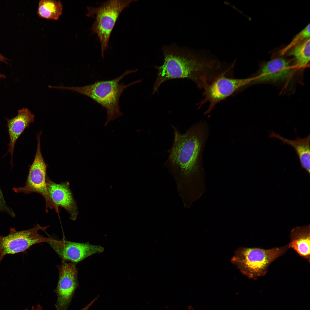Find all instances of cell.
Here are the masks:
<instances>
[{"mask_svg": "<svg viewBox=\"0 0 310 310\" xmlns=\"http://www.w3.org/2000/svg\"><path fill=\"white\" fill-rule=\"evenodd\" d=\"M173 127V142L165 165L175 181L183 204L188 205L198 200L206 190L202 158L208 127L200 122L183 133Z\"/></svg>", "mask_w": 310, "mask_h": 310, "instance_id": "1", "label": "cell"}, {"mask_svg": "<svg viewBox=\"0 0 310 310\" xmlns=\"http://www.w3.org/2000/svg\"><path fill=\"white\" fill-rule=\"evenodd\" d=\"M164 61L156 66L157 76L153 88V94L169 80L189 79L204 90L216 79L228 70V65L206 53L197 52L175 45L163 48Z\"/></svg>", "mask_w": 310, "mask_h": 310, "instance_id": "2", "label": "cell"}, {"mask_svg": "<svg viewBox=\"0 0 310 310\" xmlns=\"http://www.w3.org/2000/svg\"><path fill=\"white\" fill-rule=\"evenodd\" d=\"M137 69L126 70L122 75L113 79L97 81L94 83L82 87L63 86H52L53 88L73 91L85 95L93 99L106 111L107 116L105 126L110 122L120 117L123 114L119 105L120 97L124 90L141 80L125 84L120 81L127 75L135 72Z\"/></svg>", "mask_w": 310, "mask_h": 310, "instance_id": "3", "label": "cell"}, {"mask_svg": "<svg viewBox=\"0 0 310 310\" xmlns=\"http://www.w3.org/2000/svg\"><path fill=\"white\" fill-rule=\"evenodd\" d=\"M289 249L288 245L269 249L241 247L235 251L232 262L243 274L256 280L266 275L270 265Z\"/></svg>", "mask_w": 310, "mask_h": 310, "instance_id": "4", "label": "cell"}, {"mask_svg": "<svg viewBox=\"0 0 310 310\" xmlns=\"http://www.w3.org/2000/svg\"><path fill=\"white\" fill-rule=\"evenodd\" d=\"M136 0H112L102 3L99 6H88V17L95 20L91 29L93 33L96 34L100 44L101 56L104 57V51L108 48L109 40L115 24L122 11Z\"/></svg>", "mask_w": 310, "mask_h": 310, "instance_id": "5", "label": "cell"}, {"mask_svg": "<svg viewBox=\"0 0 310 310\" xmlns=\"http://www.w3.org/2000/svg\"><path fill=\"white\" fill-rule=\"evenodd\" d=\"M40 131L37 134V146L33 163L30 168L25 185L23 187H13V189L16 193H23L28 194L36 193L41 195L46 204V212L54 209L55 207L49 195L46 184V169L48 167L45 163L41 152Z\"/></svg>", "mask_w": 310, "mask_h": 310, "instance_id": "6", "label": "cell"}, {"mask_svg": "<svg viewBox=\"0 0 310 310\" xmlns=\"http://www.w3.org/2000/svg\"><path fill=\"white\" fill-rule=\"evenodd\" d=\"M49 226L41 227L37 224L29 229L20 231L11 228L7 235H0V264L6 255L24 252L34 244L52 241L53 239L45 237L38 232Z\"/></svg>", "mask_w": 310, "mask_h": 310, "instance_id": "7", "label": "cell"}, {"mask_svg": "<svg viewBox=\"0 0 310 310\" xmlns=\"http://www.w3.org/2000/svg\"><path fill=\"white\" fill-rule=\"evenodd\" d=\"M59 278L55 292L57 310H67L78 286L77 270L74 263L63 261L59 267Z\"/></svg>", "mask_w": 310, "mask_h": 310, "instance_id": "8", "label": "cell"}, {"mask_svg": "<svg viewBox=\"0 0 310 310\" xmlns=\"http://www.w3.org/2000/svg\"><path fill=\"white\" fill-rule=\"evenodd\" d=\"M63 261L76 263L94 254L100 253L104 248L88 243H79L54 239L48 242Z\"/></svg>", "mask_w": 310, "mask_h": 310, "instance_id": "9", "label": "cell"}, {"mask_svg": "<svg viewBox=\"0 0 310 310\" xmlns=\"http://www.w3.org/2000/svg\"><path fill=\"white\" fill-rule=\"evenodd\" d=\"M46 184L50 196L56 208L55 211L59 213V207H61L69 214L70 218L75 220L78 214L77 206L68 181L57 183L47 176Z\"/></svg>", "mask_w": 310, "mask_h": 310, "instance_id": "10", "label": "cell"}, {"mask_svg": "<svg viewBox=\"0 0 310 310\" xmlns=\"http://www.w3.org/2000/svg\"><path fill=\"white\" fill-rule=\"evenodd\" d=\"M292 71L290 62L284 58L274 59L263 66L259 74L255 77L253 83L284 81L291 76Z\"/></svg>", "mask_w": 310, "mask_h": 310, "instance_id": "11", "label": "cell"}, {"mask_svg": "<svg viewBox=\"0 0 310 310\" xmlns=\"http://www.w3.org/2000/svg\"><path fill=\"white\" fill-rule=\"evenodd\" d=\"M34 115L28 108H23L19 110L17 115L11 119H7L9 137L8 152L11 157V165L13 163V156L15 145L19 136L24 129L34 121Z\"/></svg>", "mask_w": 310, "mask_h": 310, "instance_id": "12", "label": "cell"}, {"mask_svg": "<svg viewBox=\"0 0 310 310\" xmlns=\"http://www.w3.org/2000/svg\"><path fill=\"white\" fill-rule=\"evenodd\" d=\"M310 225L294 228L290 233V242L288 244L301 257L310 261Z\"/></svg>", "mask_w": 310, "mask_h": 310, "instance_id": "13", "label": "cell"}, {"mask_svg": "<svg viewBox=\"0 0 310 310\" xmlns=\"http://www.w3.org/2000/svg\"><path fill=\"white\" fill-rule=\"evenodd\" d=\"M270 137H274L280 140L283 144L291 146L295 150L299 159L301 168L305 170L310 175V135L304 138L297 136L294 140H289L282 136L274 131L271 132Z\"/></svg>", "mask_w": 310, "mask_h": 310, "instance_id": "14", "label": "cell"}, {"mask_svg": "<svg viewBox=\"0 0 310 310\" xmlns=\"http://www.w3.org/2000/svg\"><path fill=\"white\" fill-rule=\"evenodd\" d=\"M62 11V5L60 1L41 0L39 2L37 13L41 18L57 20Z\"/></svg>", "mask_w": 310, "mask_h": 310, "instance_id": "15", "label": "cell"}, {"mask_svg": "<svg viewBox=\"0 0 310 310\" xmlns=\"http://www.w3.org/2000/svg\"><path fill=\"white\" fill-rule=\"evenodd\" d=\"M310 42L309 38L290 50L289 55L294 57L299 67H305L309 61Z\"/></svg>", "mask_w": 310, "mask_h": 310, "instance_id": "16", "label": "cell"}, {"mask_svg": "<svg viewBox=\"0 0 310 310\" xmlns=\"http://www.w3.org/2000/svg\"><path fill=\"white\" fill-rule=\"evenodd\" d=\"M310 27L309 24L296 36L288 45L280 51V53L282 54H285L294 47L310 38Z\"/></svg>", "mask_w": 310, "mask_h": 310, "instance_id": "17", "label": "cell"}, {"mask_svg": "<svg viewBox=\"0 0 310 310\" xmlns=\"http://www.w3.org/2000/svg\"><path fill=\"white\" fill-rule=\"evenodd\" d=\"M4 211L7 213L12 217H14L15 214L13 210L6 205L2 194L0 189V212Z\"/></svg>", "mask_w": 310, "mask_h": 310, "instance_id": "18", "label": "cell"}, {"mask_svg": "<svg viewBox=\"0 0 310 310\" xmlns=\"http://www.w3.org/2000/svg\"><path fill=\"white\" fill-rule=\"evenodd\" d=\"M98 296H97L96 298L94 299L92 301H91L90 303L88 304L85 307L83 308L82 309L80 310H88L89 308L93 304L94 302L97 299Z\"/></svg>", "mask_w": 310, "mask_h": 310, "instance_id": "19", "label": "cell"}, {"mask_svg": "<svg viewBox=\"0 0 310 310\" xmlns=\"http://www.w3.org/2000/svg\"><path fill=\"white\" fill-rule=\"evenodd\" d=\"M8 61V59L7 58L0 54V62L3 63L7 64Z\"/></svg>", "mask_w": 310, "mask_h": 310, "instance_id": "20", "label": "cell"}, {"mask_svg": "<svg viewBox=\"0 0 310 310\" xmlns=\"http://www.w3.org/2000/svg\"><path fill=\"white\" fill-rule=\"evenodd\" d=\"M24 310H42V308L40 304H38L35 307L32 306L30 310L26 309Z\"/></svg>", "mask_w": 310, "mask_h": 310, "instance_id": "21", "label": "cell"}, {"mask_svg": "<svg viewBox=\"0 0 310 310\" xmlns=\"http://www.w3.org/2000/svg\"><path fill=\"white\" fill-rule=\"evenodd\" d=\"M5 78V76L3 74H0V80L3 78Z\"/></svg>", "mask_w": 310, "mask_h": 310, "instance_id": "22", "label": "cell"}, {"mask_svg": "<svg viewBox=\"0 0 310 310\" xmlns=\"http://www.w3.org/2000/svg\"><path fill=\"white\" fill-rule=\"evenodd\" d=\"M188 308L189 310H194L191 306H188Z\"/></svg>", "mask_w": 310, "mask_h": 310, "instance_id": "23", "label": "cell"}]
</instances>
